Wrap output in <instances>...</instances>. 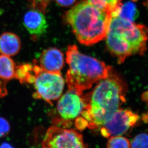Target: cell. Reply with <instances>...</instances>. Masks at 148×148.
<instances>
[{
    "label": "cell",
    "mask_w": 148,
    "mask_h": 148,
    "mask_svg": "<svg viewBox=\"0 0 148 148\" xmlns=\"http://www.w3.org/2000/svg\"><path fill=\"white\" fill-rule=\"evenodd\" d=\"M140 116L130 109L119 108L100 128L101 135L106 138L125 134L137 124Z\"/></svg>",
    "instance_id": "ba28073f"
},
{
    "label": "cell",
    "mask_w": 148,
    "mask_h": 148,
    "mask_svg": "<svg viewBox=\"0 0 148 148\" xmlns=\"http://www.w3.org/2000/svg\"><path fill=\"white\" fill-rule=\"evenodd\" d=\"M16 66L14 62L10 56L5 55L0 56V78L9 80L14 78Z\"/></svg>",
    "instance_id": "7c38bea8"
},
{
    "label": "cell",
    "mask_w": 148,
    "mask_h": 148,
    "mask_svg": "<svg viewBox=\"0 0 148 148\" xmlns=\"http://www.w3.org/2000/svg\"><path fill=\"white\" fill-rule=\"evenodd\" d=\"M66 62L69 69L66 81L69 89L83 94L84 90L106 78L112 69L103 62L80 52L75 45H69L66 51Z\"/></svg>",
    "instance_id": "277c9868"
},
{
    "label": "cell",
    "mask_w": 148,
    "mask_h": 148,
    "mask_svg": "<svg viewBox=\"0 0 148 148\" xmlns=\"http://www.w3.org/2000/svg\"><path fill=\"white\" fill-rule=\"evenodd\" d=\"M144 5L145 6L148 10V0H147V1L145 2V3H144Z\"/></svg>",
    "instance_id": "7402d4cb"
},
{
    "label": "cell",
    "mask_w": 148,
    "mask_h": 148,
    "mask_svg": "<svg viewBox=\"0 0 148 148\" xmlns=\"http://www.w3.org/2000/svg\"><path fill=\"white\" fill-rule=\"evenodd\" d=\"M25 83L33 84L35 99H42L51 106L61 96L64 86V79L60 72L46 71L36 64H31L25 78Z\"/></svg>",
    "instance_id": "5b68a950"
},
{
    "label": "cell",
    "mask_w": 148,
    "mask_h": 148,
    "mask_svg": "<svg viewBox=\"0 0 148 148\" xmlns=\"http://www.w3.org/2000/svg\"><path fill=\"white\" fill-rule=\"evenodd\" d=\"M111 14H116L123 18L130 21L134 22L138 15V12L135 4L128 1L121 4L119 8L111 13Z\"/></svg>",
    "instance_id": "4fadbf2b"
},
{
    "label": "cell",
    "mask_w": 148,
    "mask_h": 148,
    "mask_svg": "<svg viewBox=\"0 0 148 148\" xmlns=\"http://www.w3.org/2000/svg\"><path fill=\"white\" fill-rule=\"evenodd\" d=\"M127 87L111 70L106 78L99 81L91 91L83 95L84 107L75 125L79 130L86 127L99 130L126 101Z\"/></svg>",
    "instance_id": "6da1fadb"
},
{
    "label": "cell",
    "mask_w": 148,
    "mask_h": 148,
    "mask_svg": "<svg viewBox=\"0 0 148 148\" xmlns=\"http://www.w3.org/2000/svg\"><path fill=\"white\" fill-rule=\"evenodd\" d=\"M65 18L78 41L90 46L106 38L111 13L83 0L66 13Z\"/></svg>",
    "instance_id": "3957f363"
},
{
    "label": "cell",
    "mask_w": 148,
    "mask_h": 148,
    "mask_svg": "<svg viewBox=\"0 0 148 148\" xmlns=\"http://www.w3.org/2000/svg\"><path fill=\"white\" fill-rule=\"evenodd\" d=\"M107 148H130V143L125 137L112 136L107 143Z\"/></svg>",
    "instance_id": "9a60e30c"
},
{
    "label": "cell",
    "mask_w": 148,
    "mask_h": 148,
    "mask_svg": "<svg viewBox=\"0 0 148 148\" xmlns=\"http://www.w3.org/2000/svg\"><path fill=\"white\" fill-rule=\"evenodd\" d=\"M7 94L5 80L0 78V99L4 97Z\"/></svg>",
    "instance_id": "d6986e66"
},
{
    "label": "cell",
    "mask_w": 148,
    "mask_h": 148,
    "mask_svg": "<svg viewBox=\"0 0 148 148\" xmlns=\"http://www.w3.org/2000/svg\"><path fill=\"white\" fill-rule=\"evenodd\" d=\"M141 98H142V100H143V101L147 103L148 105V90L143 93Z\"/></svg>",
    "instance_id": "ffe728a7"
},
{
    "label": "cell",
    "mask_w": 148,
    "mask_h": 148,
    "mask_svg": "<svg viewBox=\"0 0 148 148\" xmlns=\"http://www.w3.org/2000/svg\"><path fill=\"white\" fill-rule=\"evenodd\" d=\"M21 46L18 36L12 32H4L0 35V53L12 56L17 54Z\"/></svg>",
    "instance_id": "8fae6325"
},
{
    "label": "cell",
    "mask_w": 148,
    "mask_h": 148,
    "mask_svg": "<svg viewBox=\"0 0 148 148\" xmlns=\"http://www.w3.org/2000/svg\"><path fill=\"white\" fill-rule=\"evenodd\" d=\"M0 148H14L8 143H3L0 146Z\"/></svg>",
    "instance_id": "44dd1931"
},
{
    "label": "cell",
    "mask_w": 148,
    "mask_h": 148,
    "mask_svg": "<svg viewBox=\"0 0 148 148\" xmlns=\"http://www.w3.org/2000/svg\"><path fill=\"white\" fill-rule=\"evenodd\" d=\"M42 148H88L82 135L74 129L52 126L47 130Z\"/></svg>",
    "instance_id": "52a82bcc"
},
{
    "label": "cell",
    "mask_w": 148,
    "mask_h": 148,
    "mask_svg": "<svg viewBox=\"0 0 148 148\" xmlns=\"http://www.w3.org/2000/svg\"><path fill=\"white\" fill-rule=\"evenodd\" d=\"M122 0H87L90 3L112 13L122 4Z\"/></svg>",
    "instance_id": "5bb4252c"
},
{
    "label": "cell",
    "mask_w": 148,
    "mask_h": 148,
    "mask_svg": "<svg viewBox=\"0 0 148 148\" xmlns=\"http://www.w3.org/2000/svg\"><path fill=\"white\" fill-rule=\"evenodd\" d=\"M64 64V54L56 48H49L44 50L40 56L39 66L46 71L60 73Z\"/></svg>",
    "instance_id": "9c48e42d"
},
{
    "label": "cell",
    "mask_w": 148,
    "mask_h": 148,
    "mask_svg": "<svg viewBox=\"0 0 148 148\" xmlns=\"http://www.w3.org/2000/svg\"><path fill=\"white\" fill-rule=\"evenodd\" d=\"M131 148H148V135L146 133L138 134L130 143Z\"/></svg>",
    "instance_id": "2e32d148"
},
{
    "label": "cell",
    "mask_w": 148,
    "mask_h": 148,
    "mask_svg": "<svg viewBox=\"0 0 148 148\" xmlns=\"http://www.w3.org/2000/svg\"><path fill=\"white\" fill-rule=\"evenodd\" d=\"M84 107L83 94L69 89L57 103L58 116L53 120V122L55 125L69 128L72 125L73 120L81 115Z\"/></svg>",
    "instance_id": "8992f818"
},
{
    "label": "cell",
    "mask_w": 148,
    "mask_h": 148,
    "mask_svg": "<svg viewBox=\"0 0 148 148\" xmlns=\"http://www.w3.org/2000/svg\"><path fill=\"white\" fill-rule=\"evenodd\" d=\"M106 38L109 51L120 64L133 55L144 54L147 50L148 29L143 25L111 14Z\"/></svg>",
    "instance_id": "7a4b0ae2"
},
{
    "label": "cell",
    "mask_w": 148,
    "mask_h": 148,
    "mask_svg": "<svg viewBox=\"0 0 148 148\" xmlns=\"http://www.w3.org/2000/svg\"><path fill=\"white\" fill-rule=\"evenodd\" d=\"M10 127L8 122L4 118L0 117V138L8 134Z\"/></svg>",
    "instance_id": "e0dca14e"
},
{
    "label": "cell",
    "mask_w": 148,
    "mask_h": 148,
    "mask_svg": "<svg viewBox=\"0 0 148 148\" xmlns=\"http://www.w3.org/2000/svg\"><path fill=\"white\" fill-rule=\"evenodd\" d=\"M23 24L29 33L36 37L44 34L48 27L47 21L43 13L35 9L29 10L25 14Z\"/></svg>",
    "instance_id": "30bf717a"
},
{
    "label": "cell",
    "mask_w": 148,
    "mask_h": 148,
    "mask_svg": "<svg viewBox=\"0 0 148 148\" xmlns=\"http://www.w3.org/2000/svg\"><path fill=\"white\" fill-rule=\"evenodd\" d=\"M56 2L59 5L63 7H69L73 5L77 0H56Z\"/></svg>",
    "instance_id": "ac0fdd59"
},
{
    "label": "cell",
    "mask_w": 148,
    "mask_h": 148,
    "mask_svg": "<svg viewBox=\"0 0 148 148\" xmlns=\"http://www.w3.org/2000/svg\"><path fill=\"white\" fill-rule=\"evenodd\" d=\"M133 1H137V0H133Z\"/></svg>",
    "instance_id": "603a6c76"
}]
</instances>
